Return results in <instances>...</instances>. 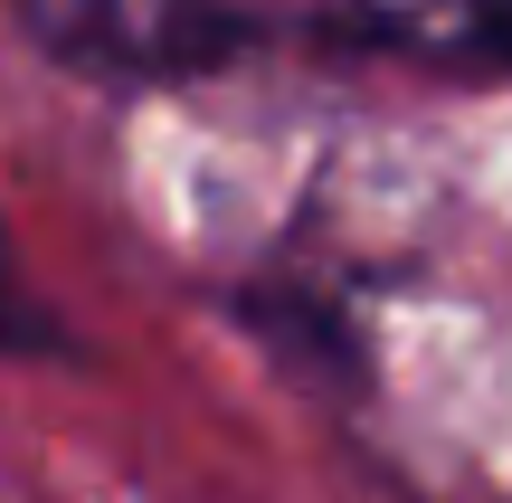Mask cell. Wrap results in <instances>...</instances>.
Wrapping results in <instances>:
<instances>
[{"instance_id": "obj_1", "label": "cell", "mask_w": 512, "mask_h": 503, "mask_svg": "<svg viewBox=\"0 0 512 503\" xmlns=\"http://www.w3.org/2000/svg\"><path fill=\"white\" fill-rule=\"evenodd\" d=\"M48 29V48L114 76H171L209 67L247 38V0H19Z\"/></svg>"}, {"instance_id": "obj_2", "label": "cell", "mask_w": 512, "mask_h": 503, "mask_svg": "<svg viewBox=\"0 0 512 503\" xmlns=\"http://www.w3.org/2000/svg\"><path fill=\"white\" fill-rule=\"evenodd\" d=\"M342 10L361 19V29L418 48V57L512 76V0H342Z\"/></svg>"}, {"instance_id": "obj_3", "label": "cell", "mask_w": 512, "mask_h": 503, "mask_svg": "<svg viewBox=\"0 0 512 503\" xmlns=\"http://www.w3.org/2000/svg\"><path fill=\"white\" fill-rule=\"evenodd\" d=\"M57 342H67V323L48 314V295L19 276L10 238H0V352H57Z\"/></svg>"}]
</instances>
